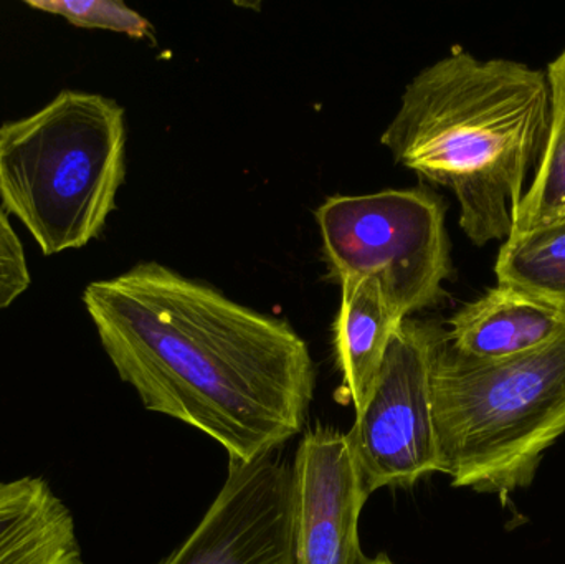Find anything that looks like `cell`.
<instances>
[{
	"label": "cell",
	"instance_id": "14",
	"mask_svg": "<svg viewBox=\"0 0 565 564\" xmlns=\"http://www.w3.org/2000/svg\"><path fill=\"white\" fill-rule=\"evenodd\" d=\"M26 6L63 17L79 29L111 30L132 39L152 36L151 23L118 0H26Z\"/></svg>",
	"mask_w": 565,
	"mask_h": 564
},
{
	"label": "cell",
	"instance_id": "11",
	"mask_svg": "<svg viewBox=\"0 0 565 564\" xmlns=\"http://www.w3.org/2000/svg\"><path fill=\"white\" fill-rule=\"evenodd\" d=\"M342 298L334 323L335 360L342 376V403L362 409L384 364L388 344L402 320L374 278L341 284Z\"/></svg>",
	"mask_w": 565,
	"mask_h": 564
},
{
	"label": "cell",
	"instance_id": "7",
	"mask_svg": "<svg viewBox=\"0 0 565 564\" xmlns=\"http://www.w3.org/2000/svg\"><path fill=\"white\" fill-rule=\"evenodd\" d=\"M159 564H295L292 464L278 453L231 460L198 529Z\"/></svg>",
	"mask_w": 565,
	"mask_h": 564
},
{
	"label": "cell",
	"instance_id": "16",
	"mask_svg": "<svg viewBox=\"0 0 565 564\" xmlns=\"http://www.w3.org/2000/svg\"><path fill=\"white\" fill-rule=\"evenodd\" d=\"M355 564H395L392 562L391 556L385 555V553H381V555L377 556H367L364 555V553H361V556H359L358 562Z\"/></svg>",
	"mask_w": 565,
	"mask_h": 564
},
{
	"label": "cell",
	"instance_id": "1",
	"mask_svg": "<svg viewBox=\"0 0 565 564\" xmlns=\"http://www.w3.org/2000/svg\"><path fill=\"white\" fill-rule=\"evenodd\" d=\"M83 304L119 377L151 413L254 462L302 433L316 368L288 321L142 262L92 281Z\"/></svg>",
	"mask_w": 565,
	"mask_h": 564
},
{
	"label": "cell",
	"instance_id": "4",
	"mask_svg": "<svg viewBox=\"0 0 565 564\" xmlns=\"http://www.w3.org/2000/svg\"><path fill=\"white\" fill-rule=\"evenodd\" d=\"M126 178L125 109L98 93L65 92L0 126V199L43 255L99 237Z\"/></svg>",
	"mask_w": 565,
	"mask_h": 564
},
{
	"label": "cell",
	"instance_id": "3",
	"mask_svg": "<svg viewBox=\"0 0 565 564\" xmlns=\"http://www.w3.org/2000/svg\"><path fill=\"white\" fill-rule=\"evenodd\" d=\"M431 400L440 473L504 500L534 482L565 434V333L520 357L480 361L457 353L445 330Z\"/></svg>",
	"mask_w": 565,
	"mask_h": 564
},
{
	"label": "cell",
	"instance_id": "6",
	"mask_svg": "<svg viewBox=\"0 0 565 564\" xmlns=\"http://www.w3.org/2000/svg\"><path fill=\"white\" fill-rule=\"evenodd\" d=\"M445 328L407 318L388 344L367 401L349 430V446L367 496L408 489L440 473L431 400V366Z\"/></svg>",
	"mask_w": 565,
	"mask_h": 564
},
{
	"label": "cell",
	"instance_id": "13",
	"mask_svg": "<svg viewBox=\"0 0 565 564\" xmlns=\"http://www.w3.org/2000/svg\"><path fill=\"white\" fill-rule=\"evenodd\" d=\"M546 78L550 86L546 145L533 181L514 214L513 234L565 222V50L547 65Z\"/></svg>",
	"mask_w": 565,
	"mask_h": 564
},
{
	"label": "cell",
	"instance_id": "15",
	"mask_svg": "<svg viewBox=\"0 0 565 564\" xmlns=\"http://www.w3.org/2000/svg\"><path fill=\"white\" fill-rule=\"evenodd\" d=\"M30 287L25 252L0 209V310L10 307Z\"/></svg>",
	"mask_w": 565,
	"mask_h": 564
},
{
	"label": "cell",
	"instance_id": "12",
	"mask_svg": "<svg viewBox=\"0 0 565 564\" xmlns=\"http://www.w3.org/2000/svg\"><path fill=\"white\" fill-rule=\"evenodd\" d=\"M494 274L498 285L565 315V222L511 235L501 245Z\"/></svg>",
	"mask_w": 565,
	"mask_h": 564
},
{
	"label": "cell",
	"instance_id": "8",
	"mask_svg": "<svg viewBox=\"0 0 565 564\" xmlns=\"http://www.w3.org/2000/svg\"><path fill=\"white\" fill-rule=\"evenodd\" d=\"M295 477V564H355L359 520L369 496L348 433L316 426L299 440Z\"/></svg>",
	"mask_w": 565,
	"mask_h": 564
},
{
	"label": "cell",
	"instance_id": "5",
	"mask_svg": "<svg viewBox=\"0 0 565 564\" xmlns=\"http://www.w3.org/2000/svg\"><path fill=\"white\" fill-rule=\"evenodd\" d=\"M315 217L339 285L374 278L402 320L444 300L451 275L447 205L430 189L334 195Z\"/></svg>",
	"mask_w": 565,
	"mask_h": 564
},
{
	"label": "cell",
	"instance_id": "10",
	"mask_svg": "<svg viewBox=\"0 0 565 564\" xmlns=\"http://www.w3.org/2000/svg\"><path fill=\"white\" fill-rule=\"evenodd\" d=\"M0 564H83L75 517L43 477L0 482Z\"/></svg>",
	"mask_w": 565,
	"mask_h": 564
},
{
	"label": "cell",
	"instance_id": "2",
	"mask_svg": "<svg viewBox=\"0 0 565 564\" xmlns=\"http://www.w3.org/2000/svg\"><path fill=\"white\" fill-rule=\"evenodd\" d=\"M550 128L546 72L455 50L402 93L381 142L397 164L450 189L478 247L507 242Z\"/></svg>",
	"mask_w": 565,
	"mask_h": 564
},
{
	"label": "cell",
	"instance_id": "9",
	"mask_svg": "<svg viewBox=\"0 0 565 564\" xmlns=\"http://www.w3.org/2000/svg\"><path fill=\"white\" fill-rule=\"evenodd\" d=\"M447 338L471 360L498 361L540 350L565 333V315L504 285L461 307L448 321Z\"/></svg>",
	"mask_w": 565,
	"mask_h": 564
}]
</instances>
